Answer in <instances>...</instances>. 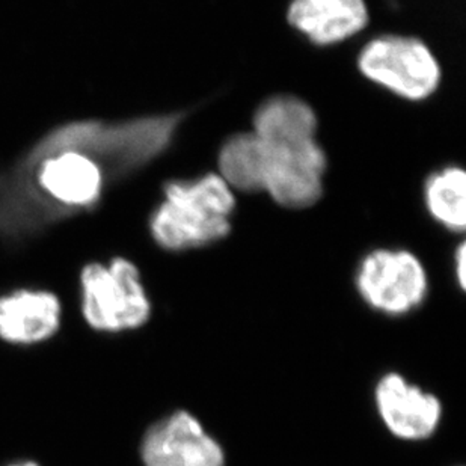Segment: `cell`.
<instances>
[{
    "label": "cell",
    "mask_w": 466,
    "mask_h": 466,
    "mask_svg": "<svg viewBox=\"0 0 466 466\" xmlns=\"http://www.w3.org/2000/svg\"><path fill=\"white\" fill-rule=\"evenodd\" d=\"M180 114L106 123L71 121L53 128L0 172V236L31 238L98 208L109 187L171 146Z\"/></svg>",
    "instance_id": "1"
},
{
    "label": "cell",
    "mask_w": 466,
    "mask_h": 466,
    "mask_svg": "<svg viewBox=\"0 0 466 466\" xmlns=\"http://www.w3.org/2000/svg\"><path fill=\"white\" fill-rule=\"evenodd\" d=\"M218 167L234 192H264L281 208L302 210L323 195L328 157L317 139L264 141L242 132L222 144Z\"/></svg>",
    "instance_id": "2"
},
{
    "label": "cell",
    "mask_w": 466,
    "mask_h": 466,
    "mask_svg": "<svg viewBox=\"0 0 466 466\" xmlns=\"http://www.w3.org/2000/svg\"><path fill=\"white\" fill-rule=\"evenodd\" d=\"M236 208L234 190L218 172L167 181L150 218L151 238L169 252L208 247L231 233Z\"/></svg>",
    "instance_id": "3"
},
{
    "label": "cell",
    "mask_w": 466,
    "mask_h": 466,
    "mask_svg": "<svg viewBox=\"0 0 466 466\" xmlns=\"http://www.w3.org/2000/svg\"><path fill=\"white\" fill-rule=\"evenodd\" d=\"M80 314L100 334L141 329L150 320L153 305L137 264L124 257L107 263L91 261L79 275Z\"/></svg>",
    "instance_id": "4"
},
{
    "label": "cell",
    "mask_w": 466,
    "mask_h": 466,
    "mask_svg": "<svg viewBox=\"0 0 466 466\" xmlns=\"http://www.w3.org/2000/svg\"><path fill=\"white\" fill-rule=\"evenodd\" d=\"M357 66L369 82L406 102L429 100L442 82L440 59L431 46L417 36H373L358 53Z\"/></svg>",
    "instance_id": "5"
},
{
    "label": "cell",
    "mask_w": 466,
    "mask_h": 466,
    "mask_svg": "<svg viewBox=\"0 0 466 466\" xmlns=\"http://www.w3.org/2000/svg\"><path fill=\"white\" fill-rule=\"evenodd\" d=\"M357 290L370 309L388 316L414 311L429 293V275L421 259L406 249L380 248L358 264Z\"/></svg>",
    "instance_id": "6"
},
{
    "label": "cell",
    "mask_w": 466,
    "mask_h": 466,
    "mask_svg": "<svg viewBox=\"0 0 466 466\" xmlns=\"http://www.w3.org/2000/svg\"><path fill=\"white\" fill-rule=\"evenodd\" d=\"M144 466H225L222 445L187 410L158 420L141 442Z\"/></svg>",
    "instance_id": "7"
},
{
    "label": "cell",
    "mask_w": 466,
    "mask_h": 466,
    "mask_svg": "<svg viewBox=\"0 0 466 466\" xmlns=\"http://www.w3.org/2000/svg\"><path fill=\"white\" fill-rule=\"evenodd\" d=\"M374 403L385 427L399 440H427L438 431L442 420L440 399L399 373L385 374L379 380Z\"/></svg>",
    "instance_id": "8"
},
{
    "label": "cell",
    "mask_w": 466,
    "mask_h": 466,
    "mask_svg": "<svg viewBox=\"0 0 466 466\" xmlns=\"http://www.w3.org/2000/svg\"><path fill=\"white\" fill-rule=\"evenodd\" d=\"M64 309L56 293L45 289H17L0 295V339L31 348L59 332Z\"/></svg>",
    "instance_id": "9"
},
{
    "label": "cell",
    "mask_w": 466,
    "mask_h": 466,
    "mask_svg": "<svg viewBox=\"0 0 466 466\" xmlns=\"http://www.w3.org/2000/svg\"><path fill=\"white\" fill-rule=\"evenodd\" d=\"M287 22L317 47H332L352 40L369 26L365 0H291Z\"/></svg>",
    "instance_id": "10"
},
{
    "label": "cell",
    "mask_w": 466,
    "mask_h": 466,
    "mask_svg": "<svg viewBox=\"0 0 466 466\" xmlns=\"http://www.w3.org/2000/svg\"><path fill=\"white\" fill-rule=\"evenodd\" d=\"M252 132L264 141L316 139L319 118L309 103L296 96H275L261 103Z\"/></svg>",
    "instance_id": "11"
},
{
    "label": "cell",
    "mask_w": 466,
    "mask_h": 466,
    "mask_svg": "<svg viewBox=\"0 0 466 466\" xmlns=\"http://www.w3.org/2000/svg\"><path fill=\"white\" fill-rule=\"evenodd\" d=\"M424 204L431 219L451 233L466 228V172L450 165L431 174L424 185Z\"/></svg>",
    "instance_id": "12"
},
{
    "label": "cell",
    "mask_w": 466,
    "mask_h": 466,
    "mask_svg": "<svg viewBox=\"0 0 466 466\" xmlns=\"http://www.w3.org/2000/svg\"><path fill=\"white\" fill-rule=\"evenodd\" d=\"M454 273H456V278H458L459 286L462 290H465L466 287V245L465 243H461L458 248H456V252H454Z\"/></svg>",
    "instance_id": "13"
},
{
    "label": "cell",
    "mask_w": 466,
    "mask_h": 466,
    "mask_svg": "<svg viewBox=\"0 0 466 466\" xmlns=\"http://www.w3.org/2000/svg\"><path fill=\"white\" fill-rule=\"evenodd\" d=\"M5 466H41L40 463L34 461V459H20V461H14Z\"/></svg>",
    "instance_id": "14"
}]
</instances>
